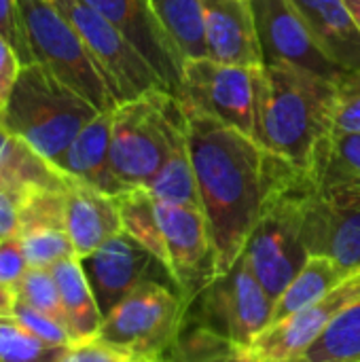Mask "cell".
<instances>
[{"mask_svg":"<svg viewBox=\"0 0 360 362\" xmlns=\"http://www.w3.org/2000/svg\"><path fill=\"white\" fill-rule=\"evenodd\" d=\"M301 174L269 199L242 252V259L274 301L295 280L310 257L299 229L297 185Z\"/></svg>","mask_w":360,"mask_h":362,"instance_id":"9c48e42d","label":"cell"},{"mask_svg":"<svg viewBox=\"0 0 360 362\" xmlns=\"http://www.w3.org/2000/svg\"><path fill=\"white\" fill-rule=\"evenodd\" d=\"M359 299L360 269H356L320 301L308 305L306 310L280 322L269 325L248 350L263 362L299 361L320 339V335L335 322V318Z\"/></svg>","mask_w":360,"mask_h":362,"instance_id":"5bb4252c","label":"cell"},{"mask_svg":"<svg viewBox=\"0 0 360 362\" xmlns=\"http://www.w3.org/2000/svg\"><path fill=\"white\" fill-rule=\"evenodd\" d=\"M342 93H360V68L354 72L344 74V78L337 83Z\"/></svg>","mask_w":360,"mask_h":362,"instance_id":"60d3db41","label":"cell"},{"mask_svg":"<svg viewBox=\"0 0 360 362\" xmlns=\"http://www.w3.org/2000/svg\"><path fill=\"white\" fill-rule=\"evenodd\" d=\"M98 115L100 110L93 104L57 81L47 68L30 64L21 66L13 83L0 112V125L55 165Z\"/></svg>","mask_w":360,"mask_h":362,"instance_id":"3957f363","label":"cell"},{"mask_svg":"<svg viewBox=\"0 0 360 362\" xmlns=\"http://www.w3.org/2000/svg\"><path fill=\"white\" fill-rule=\"evenodd\" d=\"M185 110L199 204L214 252V278H221L242 257L269 199L303 170L255 138L208 115Z\"/></svg>","mask_w":360,"mask_h":362,"instance_id":"6da1fadb","label":"cell"},{"mask_svg":"<svg viewBox=\"0 0 360 362\" xmlns=\"http://www.w3.org/2000/svg\"><path fill=\"white\" fill-rule=\"evenodd\" d=\"M263 66L289 64L320 74L333 83L344 78V70L331 62L291 0H250Z\"/></svg>","mask_w":360,"mask_h":362,"instance_id":"4fadbf2b","label":"cell"},{"mask_svg":"<svg viewBox=\"0 0 360 362\" xmlns=\"http://www.w3.org/2000/svg\"><path fill=\"white\" fill-rule=\"evenodd\" d=\"M151 6L185 62L208 57L202 0H151Z\"/></svg>","mask_w":360,"mask_h":362,"instance_id":"484cf974","label":"cell"},{"mask_svg":"<svg viewBox=\"0 0 360 362\" xmlns=\"http://www.w3.org/2000/svg\"><path fill=\"white\" fill-rule=\"evenodd\" d=\"M17 244L23 252L28 267L51 269L55 263L76 257L68 231L64 227H38L17 233Z\"/></svg>","mask_w":360,"mask_h":362,"instance_id":"f546056e","label":"cell"},{"mask_svg":"<svg viewBox=\"0 0 360 362\" xmlns=\"http://www.w3.org/2000/svg\"><path fill=\"white\" fill-rule=\"evenodd\" d=\"M93 11L108 19L155 68L166 87L178 95L185 59L163 32L151 0H85Z\"/></svg>","mask_w":360,"mask_h":362,"instance_id":"2e32d148","label":"cell"},{"mask_svg":"<svg viewBox=\"0 0 360 362\" xmlns=\"http://www.w3.org/2000/svg\"><path fill=\"white\" fill-rule=\"evenodd\" d=\"M297 204L308 255L327 257L348 272L360 269V191L301 174Z\"/></svg>","mask_w":360,"mask_h":362,"instance_id":"52a82bcc","label":"cell"},{"mask_svg":"<svg viewBox=\"0 0 360 362\" xmlns=\"http://www.w3.org/2000/svg\"><path fill=\"white\" fill-rule=\"evenodd\" d=\"M66 231L79 259L123 231L117 197L72 178L66 189Z\"/></svg>","mask_w":360,"mask_h":362,"instance_id":"ac0fdd59","label":"cell"},{"mask_svg":"<svg viewBox=\"0 0 360 362\" xmlns=\"http://www.w3.org/2000/svg\"><path fill=\"white\" fill-rule=\"evenodd\" d=\"M0 180L23 191H59L64 193L72 178L38 155L25 140L0 125Z\"/></svg>","mask_w":360,"mask_h":362,"instance_id":"44dd1931","label":"cell"},{"mask_svg":"<svg viewBox=\"0 0 360 362\" xmlns=\"http://www.w3.org/2000/svg\"><path fill=\"white\" fill-rule=\"evenodd\" d=\"M19 70H21V64H19L13 47L0 34V112L6 104V98L13 89V83H15Z\"/></svg>","mask_w":360,"mask_h":362,"instance_id":"74e56055","label":"cell"},{"mask_svg":"<svg viewBox=\"0 0 360 362\" xmlns=\"http://www.w3.org/2000/svg\"><path fill=\"white\" fill-rule=\"evenodd\" d=\"M337 83L289 64L259 70L255 140L299 170H308L318 142L331 132Z\"/></svg>","mask_w":360,"mask_h":362,"instance_id":"7a4b0ae2","label":"cell"},{"mask_svg":"<svg viewBox=\"0 0 360 362\" xmlns=\"http://www.w3.org/2000/svg\"><path fill=\"white\" fill-rule=\"evenodd\" d=\"M0 34L8 40L21 66L34 64L17 0H0Z\"/></svg>","mask_w":360,"mask_h":362,"instance_id":"d6a6232c","label":"cell"},{"mask_svg":"<svg viewBox=\"0 0 360 362\" xmlns=\"http://www.w3.org/2000/svg\"><path fill=\"white\" fill-rule=\"evenodd\" d=\"M34 64L83 95L100 112L117 108L110 85L76 28L53 0H17Z\"/></svg>","mask_w":360,"mask_h":362,"instance_id":"5b68a950","label":"cell"},{"mask_svg":"<svg viewBox=\"0 0 360 362\" xmlns=\"http://www.w3.org/2000/svg\"><path fill=\"white\" fill-rule=\"evenodd\" d=\"M17 299H19L17 288L11 286V284H2L0 282V318H11L13 316Z\"/></svg>","mask_w":360,"mask_h":362,"instance_id":"ab89813d","label":"cell"},{"mask_svg":"<svg viewBox=\"0 0 360 362\" xmlns=\"http://www.w3.org/2000/svg\"><path fill=\"white\" fill-rule=\"evenodd\" d=\"M51 274L59 288L66 325L72 335V341L83 344L98 339L104 316L100 312V305L93 297V291L89 286V280L83 272L79 257H70L55 263L51 267Z\"/></svg>","mask_w":360,"mask_h":362,"instance_id":"7402d4cb","label":"cell"},{"mask_svg":"<svg viewBox=\"0 0 360 362\" xmlns=\"http://www.w3.org/2000/svg\"><path fill=\"white\" fill-rule=\"evenodd\" d=\"M354 362H360V361H354Z\"/></svg>","mask_w":360,"mask_h":362,"instance_id":"ee69618b","label":"cell"},{"mask_svg":"<svg viewBox=\"0 0 360 362\" xmlns=\"http://www.w3.org/2000/svg\"><path fill=\"white\" fill-rule=\"evenodd\" d=\"M189 303L166 282L149 280L104 316L98 339L144 362L172 361Z\"/></svg>","mask_w":360,"mask_h":362,"instance_id":"8992f818","label":"cell"},{"mask_svg":"<svg viewBox=\"0 0 360 362\" xmlns=\"http://www.w3.org/2000/svg\"><path fill=\"white\" fill-rule=\"evenodd\" d=\"M259 70L221 64L210 57L187 59L176 98L185 108L208 115L255 138Z\"/></svg>","mask_w":360,"mask_h":362,"instance_id":"30bf717a","label":"cell"},{"mask_svg":"<svg viewBox=\"0 0 360 362\" xmlns=\"http://www.w3.org/2000/svg\"><path fill=\"white\" fill-rule=\"evenodd\" d=\"M323 53L346 74L360 68V30L344 0H291Z\"/></svg>","mask_w":360,"mask_h":362,"instance_id":"ffe728a7","label":"cell"},{"mask_svg":"<svg viewBox=\"0 0 360 362\" xmlns=\"http://www.w3.org/2000/svg\"><path fill=\"white\" fill-rule=\"evenodd\" d=\"M208 57L221 64L261 68L263 53L250 0H202Z\"/></svg>","mask_w":360,"mask_h":362,"instance_id":"e0dca14e","label":"cell"},{"mask_svg":"<svg viewBox=\"0 0 360 362\" xmlns=\"http://www.w3.org/2000/svg\"><path fill=\"white\" fill-rule=\"evenodd\" d=\"M354 272H348L339 263L327 259V257H308L301 272L295 276V280L284 288V293L274 301L272 308V322H280L308 305L320 301L325 295H329L333 288H337L348 276Z\"/></svg>","mask_w":360,"mask_h":362,"instance_id":"cb8c5ba5","label":"cell"},{"mask_svg":"<svg viewBox=\"0 0 360 362\" xmlns=\"http://www.w3.org/2000/svg\"><path fill=\"white\" fill-rule=\"evenodd\" d=\"M15 288H17V295H19V299L23 303H28L30 308L55 318L59 325H64L68 329L62 297H59V288L55 284V278H53L51 269L28 267L25 274L21 276V280L15 284Z\"/></svg>","mask_w":360,"mask_h":362,"instance_id":"4dcf8cb0","label":"cell"},{"mask_svg":"<svg viewBox=\"0 0 360 362\" xmlns=\"http://www.w3.org/2000/svg\"><path fill=\"white\" fill-rule=\"evenodd\" d=\"M117 204L121 212L123 231L129 238H134L142 248H146L170 274V257L159 227V216L153 195L144 187H138L117 195Z\"/></svg>","mask_w":360,"mask_h":362,"instance_id":"4316f807","label":"cell"},{"mask_svg":"<svg viewBox=\"0 0 360 362\" xmlns=\"http://www.w3.org/2000/svg\"><path fill=\"white\" fill-rule=\"evenodd\" d=\"M331 129L339 134H360V93H342L333 108Z\"/></svg>","mask_w":360,"mask_h":362,"instance_id":"d590c367","label":"cell"},{"mask_svg":"<svg viewBox=\"0 0 360 362\" xmlns=\"http://www.w3.org/2000/svg\"><path fill=\"white\" fill-rule=\"evenodd\" d=\"M189 305H197L195 327L248 350L269 327L274 299L265 293L250 265L240 257L221 278H214Z\"/></svg>","mask_w":360,"mask_h":362,"instance_id":"ba28073f","label":"cell"},{"mask_svg":"<svg viewBox=\"0 0 360 362\" xmlns=\"http://www.w3.org/2000/svg\"><path fill=\"white\" fill-rule=\"evenodd\" d=\"M25 269H28V263L23 259V252L17 240L0 242V282L15 286L25 274Z\"/></svg>","mask_w":360,"mask_h":362,"instance_id":"8d00e7d4","label":"cell"},{"mask_svg":"<svg viewBox=\"0 0 360 362\" xmlns=\"http://www.w3.org/2000/svg\"><path fill=\"white\" fill-rule=\"evenodd\" d=\"M159 362H174V361H159Z\"/></svg>","mask_w":360,"mask_h":362,"instance_id":"7bdbcfd3","label":"cell"},{"mask_svg":"<svg viewBox=\"0 0 360 362\" xmlns=\"http://www.w3.org/2000/svg\"><path fill=\"white\" fill-rule=\"evenodd\" d=\"M66 350L38 339L15 318H0V362H57Z\"/></svg>","mask_w":360,"mask_h":362,"instance_id":"f1b7e54d","label":"cell"},{"mask_svg":"<svg viewBox=\"0 0 360 362\" xmlns=\"http://www.w3.org/2000/svg\"><path fill=\"white\" fill-rule=\"evenodd\" d=\"M144 189L157 202L202 208L195 170H193L191 151H189V119L187 117L176 125L168 155L161 168L157 170V174L151 178V182Z\"/></svg>","mask_w":360,"mask_h":362,"instance_id":"603a6c76","label":"cell"},{"mask_svg":"<svg viewBox=\"0 0 360 362\" xmlns=\"http://www.w3.org/2000/svg\"><path fill=\"white\" fill-rule=\"evenodd\" d=\"M344 2H346V6H348V11L352 15L354 23H356V28L360 30V0H344Z\"/></svg>","mask_w":360,"mask_h":362,"instance_id":"b9f144b4","label":"cell"},{"mask_svg":"<svg viewBox=\"0 0 360 362\" xmlns=\"http://www.w3.org/2000/svg\"><path fill=\"white\" fill-rule=\"evenodd\" d=\"M25 195L28 193L0 180V242L17 238L21 206Z\"/></svg>","mask_w":360,"mask_h":362,"instance_id":"e575fe53","label":"cell"},{"mask_svg":"<svg viewBox=\"0 0 360 362\" xmlns=\"http://www.w3.org/2000/svg\"><path fill=\"white\" fill-rule=\"evenodd\" d=\"M199 362H263L259 361L255 354H250V350H240V348H233V346H227L223 350H219L216 354L204 358Z\"/></svg>","mask_w":360,"mask_h":362,"instance_id":"f35d334b","label":"cell"},{"mask_svg":"<svg viewBox=\"0 0 360 362\" xmlns=\"http://www.w3.org/2000/svg\"><path fill=\"white\" fill-rule=\"evenodd\" d=\"M360 361V299L320 335V339L295 362H354Z\"/></svg>","mask_w":360,"mask_h":362,"instance_id":"83f0119b","label":"cell"},{"mask_svg":"<svg viewBox=\"0 0 360 362\" xmlns=\"http://www.w3.org/2000/svg\"><path fill=\"white\" fill-rule=\"evenodd\" d=\"M53 2L83 36L85 45L104 72L117 104L134 100L153 89H168L146 57L85 0Z\"/></svg>","mask_w":360,"mask_h":362,"instance_id":"8fae6325","label":"cell"},{"mask_svg":"<svg viewBox=\"0 0 360 362\" xmlns=\"http://www.w3.org/2000/svg\"><path fill=\"white\" fill-rule=\"evenodd\" d=\"M79 261L89 280L102 316H108L140 284L155 280V269H166L146 248H142L125 231L110 238L98 250Z\"/></svg>","mask_w":360,"mask_h":362,"instance_id":"9a60e30c","label":"cell"},{"mask_svg":"<svg viewBox=\"0 0 360 362\" xmlns=\"http://www.w3.org/2000/svg\"><path fill=\"white\" fill-rule=\"evenodd\" d=\"M57 362H144L129 356L127 352L102 341L91 339L83 344H74L66 350V354Z\"/></svg>","mask_w":360,"mask_h":362,"instance_id":"836d02e7","label":"cell"},{"mask_svg":"<svg viewBox=\"0 0 360 362\" xmlns=\"http://www.w3.org/2000/svg\"><path fill=\"white\" fill-rule=\"evenodd\" d=\"M303 174L314 182L344 185L360 191V134L331 129L318 142Z\"/></svg>","mask_w":360,"mask_h":362,"instance_id":"d4e9b609","label":"cell"},{"mask_svg":"<svg viewBox=\"0 0 360 362\" xmlns=\"http://www.w3.org/2000/svg\"><path fill=\"white\" fill-rule=\"evenodd\" d=\"M155 206L170 257L172 284L191 303L214 280V252L204 210L157 199Z\"/></svg>","mask_w":360,"mask_h":362,"instance_id":"7c38bea8","label":"cell"},{"mask_svg":"<svg viewBox=\"0 0 360 362\" xmlns=\"http://www.w3.org/2000/svg\"><path fill=\"white\" fill-rule=\"evenodd\" d=\"M110 127H112V110L100 112L93 121H89L68 151L57 159L55 168H59L66 176L85 182L106 195H121L127 189L117 180L110 165Z\"/></svg>","mask_w":360,"mask_h":362,"instance_id":"d6986e66","label":"cell"},{"mask_svg":"<svg viewBox=\"0 0 360 362\" xmlns=\"http://www.w3.org/2000/svg\"><path fill=\"white\" fill-rule=\"evenodd\" d=\"M11 318H15L23 329H28L32 335H36L38 339H42V341H47L51 346H64V348L74 346L72 335L68 333V329L64 325H59L55 318H51V316L34 310V308H30L21 299H17Z\"/></svg>","mask_w":360,"mask_h":362,"instance_id":"1f68e13d","label":"cell"},{"mask_svg":"<svg viewBox=\"0 0 360 362\" xmlns=\"http://www.w3.org/2000/svg\"><path fill=\"white\" fill-rule=\"evenodd\" d=\"M185 117L182 102L168 89H153L117 104L110 127V165L127 191L151 182Z\"/></svg>","mask_w":360,"mask_h":362,"instance_id":"277c9868","label":"cell"}]
</instances>
